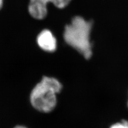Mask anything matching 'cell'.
<instances>
[{"instance_id":"cell-7","label":"cell","mask_w":128,"mask_h":128,"mask_svg":"<svg viewBox=\"0 0 128 128\" xmlns=\"http://www.w3.org/2000/svg\"><path fill=\"white\" fill-rule=\"evenodd\" d=\"M14 128H27L23 126H17L15 127H14Z\"/></svg>"},{"instance_id":"cell-1","label":"cell","mask_w":128,"mask_h":128,"mask_svg":"<svg viewBox=\"0 0 128 128\" xmlns=\"http://www.w3.org/2000/svg\"><path fill=\"white\" fill-rule=\"evenodd\" d=\"M92 22L81 16H75L70 24L65 26L64 38L68 44L73 47L86 59L92 55L90 34Z\"/></svg>"},{"instance_id":"cell-3","label":"cell","mask_w":128,"mask_h":128,"mask_svg":"<svg viewBox=\"0 0 128 128\" xmlns=\"http://www.w3.org/2000/svg\"><path fill=\"white\" fill-rule=\"evenodd\" d=\"M72 0H30L28 10L32 17L42 20L46 17L48 14V4L49 3L58 9H64L68 6Z\"/></svg>"},{"instance_id":"cell-4","label":"cell","mask_w":128,"mask_h":128,"mask_svg":"<svg viewBox=\"0 0 128 128\" xmlns=\"http://www.w3.org/2000/svg\"><path fill=\"white\" fill-rule=\"evenodd\" d=\"M37 42L42 50L47 52H54L57 48L56 38L48 30H43L38 34Z\"/></svg>"},{"instance_id":"cell-5","label":"cell","mask_w":128,"mask_h":128,"mask_svg":"<svg viewBox=\"0 0 128 128\" xmlns=\"http://www.w3.org/2000/svg\"><path fill=\"white\" fill-rule=\"evenodd\" d=\"M110 128H128V122L123 120L122 123H118L111 126Z\"/></svg>"},{"instance_id":"cell-2","label":"cell","mask_w":128,"mask_h":128,"mask_svg":"<svg viewBox=\"0 0 128 128\" xmlns=\"http://www.w3.org/2000/svg\"><path fill=\"white\" fill-rule=\"evenodd\" d=\"M62 89V85L56 78L44 76L32 90L30 100L35 109L42 113L52 111L57 105L56 94Z\"/></svg>"},{"instance_id":"cell-6","label":"cell","mask_w":128,"mask_h":128,"mask_svg":"<svg viewBox=\"0 0 128 128\" xmlns=\"http://www.w3.org/2000/svg\"><path fill=\"white\" fill-rule=\"evenodd\" d=\"M3 3H4V0H0V10H1L3 7Z\"/></svg>"}]
</instances>
